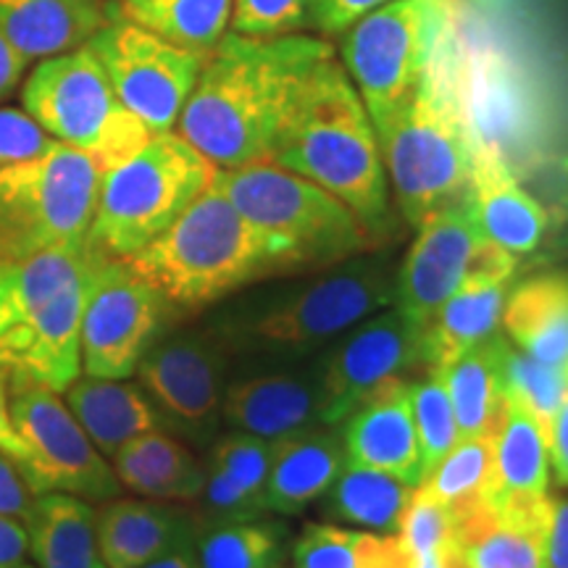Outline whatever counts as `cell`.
Instances as JSON below:
<instances>
[{
  "label": "cell",
  "instance_id": "36",
  "mask_svg": "<svg viewBox=\"0 0 568 568\" xmlns=\"http://www.w3.org/2000/svg\"><path fill=\"white\" fill-rule=\"evenodd\" d=\"M497 361H500L503 393L527 406L550 432L552 418L568 400V368L539 364L531 355L510 345L506 337L500 343Z\"/></svg>",
  "mask_w": 568,
  "mask_h": 568
},
{
  "label": "cell",
  "instance_id": "1",
  "mask_svg": "<svg viewBox=\"0 0 568 568\" xmlns=\"http://www.w3.org/2000/svg\"><path fill=\"white\" fill-rule=\"evenodd\" d=\"M335 45L314 34L226 32L203 63L176 130L216 169L272 159L274 142L316 67Z\"/></svg>",
  "mask_w": 568,
  "mask_h": 568
},
{
  "label": "cell",
  "instance_id": "35",
  "mask_svg": "<svg viewBox=\"0 0 568 568\" xmlns=\"http://www.w3.org/2000/svg\"><path fill=\"white\" fill-rule=\"evenodd\" d=\"M493 464L495 437H460L418 487L435 495L456 516L460 510L487 500Z\"/></svg>",
  "mask_w": 568,
  "mask_h": 568
},
{
  "label": "cell",
  "instance_id": "41",
  "mask_svg": "<svg viewBox=\"0 0 568 568\" xmlns=\"http://www.w3.org/2000/svg\"><path fill=\"white\" fill-rule=\"evenodd\" d=\"M205 487L197 500H201V514L195 521L201 524H230V521H253V518H264L268 514L266 503L258 497L247 495L245 489L232 485L230 479L222 477L219 471L205 466Z\"/></svg>",
  "mask_w": 568,
  "mask_h": 568
},
{
  "label": "cell",
  "instance_id": "13",
  "mask_svg": "<svg viewBox=\"0 0 568 568\" xmlns=\"http://www.w3.org/2000/svg\"><path fill=\"white\" fill-rule=\"evenodd\" d=\"M172 316L166 297L126 261L92 253L82 305V372L130 379Z\"/></svg>",
  "mask_w": 568,
  "mask_h": 568
},
{
  "label": "cell",
  "instance_id": "42",
  "mask_svg": "<svg viewBox=\"0 0 568 568\" xmlns=\"http://www.w3.org/2000/svg\"><path fill=\"white\" fill-rule=\"evenodd\" d=\"M51 140L27 111L0 109V166L32 159L45 151Z\"/></svg>",
  "mask_w": 568,
  "mask_h": 568
},
{
  "label": "cell",
  "instance_id": "5",
  "mask_svg": "<svg viewBox=\"0 0 568 568\" xmlns=\"http://www.w3.org/2000/svg\"><path fill=\"white\" fill-rule=\"evenodd\" d=\"M126 264L166 297L174 314H195L247 284L284 276L276 253L216 182Z\"/></svg>",
  "mask_w": 568,
  "mask_h": 568
},
{
  "label": "cell",
  "instance_id": "22",
  "mask_svg": "<svg viewBox=\"0 0 568 568\" xmlns=\"http://www.w3.org/2000/svg\"><path fill=\"white\" fill-rule=\"evenodd\" d=\"M111 17V0H0V32L27 61L88 45Z\"/></svg>",
  "mask_w": 568,
  "mask_h": 568
},
{
  "label": "cell",
  "instance_id": "12",
  "mask_svg": "<svg viewBox=\"0 0 568 568\" xmlns=\"http://www.w3.org/2000/svg\"><path fill=\"white\" fill-rule=\"evenodd\" d=\"M9 410L19 456L13 464L32 495L67 493L90 503L122 495L113 466L92 445L59 393L38 382L9 376Z\"/></svg>",
  "mask_w": 568,
  "mask_h": 568
},
{
  "label": "cell",
  "instance_id": "45",
  "mask_svg": "<svg viewBox=\"0 0 568 568\" xmlns=\"http://www.w3.org/2000/svg\"><path fill=\"white\" fill-rule=\"evenodd\" d=\"M542 568H568V500H552L542 545Z\"/></svg>",
  "mask_w": 568,
  "mask_h": 568
},
{
  "label": "cell",
  "instance_id": "20",
  "mask_svg": "<svg viewBox=\"0 0 568 568\" xmlns=\"http://www.w3.org/2000/svg\"><path fill=\"white\" fill-rule=\"evenodd\" d=\"M197 521L190 510L163 500L113 497L95 508L98 552L105 568H140L163 552L195 542Z\"/></svg>",
  "mask_w": 568,
  "mask_h": 568
},
{
  "label": "cell",
  "instance_id": "4",
  "mask_svg": "<svg viewBox=\"0 0 568 568\" xmlns=\"http://www.w3.org/2000/svg\"><path fill=\"white\" fill-rule=\"evenodd\" d=\"M90 247H53L0 266V372L63 393L82 374Z\"/></svg>",
  "mask_w": 568,
  "mask_h": 568
},
{
  "label": "cell",
  "instance_id": "28",
  "mask_svg": "<svg viewBox=\"0 0 568 568\" xmlns=\"http://www.w3.org/2000/svg\"><path fill=\"white\" fill-rule=\"evenodd\" d=\"M510 282H468L424 326L426 372H443L468 347L493 337Z\"/></svg>",
  "mask_w": 568,
  "mask_h": 568
},
{
  "label": "cell",
  "instance_id": "24",
  "mask_svg": "<svg viewBox=\"0 0 568 568\" xmlns=\"http://www.w3.org/2000/svg\"><path fill=\"white\" fill-rule=\"evenodd\" d=\"M116 479L130 493L163 503H193L205 487V466L172 432L153 429L111 456Z\"/></svg>",
  "mask_w": 568,
  "mask_h": 568
},
{
  "label": "cell",
  "instance_id": "18",
  "mask_svg": "<svg viewBox=\"0 0 568 568\" xmlns=\"http://www.w3.org/2000/svg\"><path fill=\"white\" fill-rule=\"evenodd\" d=\"M322 364L305 372H272L240 379L226 387L222 418L232 432L282 439L311 426H326Z\"/></svg>",
  "mask_w": 568,
  "mask_h": 568
},
{
  "label": "cell",
  "instance_id": "51",
  "mask_svg": "<svg viewBox=\"0 0 568 568\" xmlns=\"http://www.w3.org/2000/svg\"><path fill=\"white\" fill-rule=\"evenodd\" d=\"M564 195H560V205H558V245L560 251L568 253V161L564 163Z\"/></svg>",
  "mask_w": 568,
  "mask_h": 568
},
{
  "label": "cell",
  "instance_id": "11",
  "mask_svg": "<svg viewBox=\"0 0 568 568\" xmlns=\"http://www.w3.org/2000/svg\"><path fill=\"white\" fill-rule=\"evenodd\" d=\"M450 6L453 0H389L345 32L339 63L376 132L414 95Z\"/></svg>",
  "mask_w": 568,
  "mask_h": 568
},
{
  "label": "cell",
  "instance_id": "34",
  "mask_svg": "<svg viewBox=\"0 0 568 568\" xmlns=\"http://www.w3.org/2000/svg\"><path fill=\"white\" fill-rule=\"evenodd\" d=\"M287 556V527L280 521L197 524V568H280Z\"/></svg>",
  "mask_w": 568,
  "mask_h": 568
},
{
  "label": "cell",
  "instance_id": "38",
  "mask_svg": "<svg viewBox=\"0 0 568 568\" xmlns=\"http://www.w3.org/2000/svg\"><path fill=\"white\" fill-rule=\"evenodd\" d=\"M276 447H280V439L230 432V435L211 443L209 468L222 474L232 485L245 489L247 495L266 503V485L274 466Z\"/></svg>",
  "mask_w": 568,
  "mask_h": 568
},
{
  "label": "cell",
  "instance_id": "53",
  "mask_svg": "<svg viewBox=\"0 0 568 568\" xmlns=\"http://www.w3.org/2000/svg\"><path fill=\"white\" fill-rule=\"evenodd\" d=\"M474 3L485 6V9H506V6L514 3V0H474Z\"/></svg>",
  "mask_w": 568,
  "mask_h": 568
},
{
  "label": "cell",
  "instance_id": "43",
  "mask_svg": "<svg viewBox=\"0 0 568 568\" xmlns=\"http://www.w3.org/2000/svg\"><path fill=\"white\" fill-rule=\"evenodd\" d=\"M389 0H314V11H311V30L335 38L345 34L355 21H361L368 13L379 9Z\"/></svg>",
  "mask_w": 568,
  "mask_h": 568
},
{
  "label": "cell",
  "instance_id": "10",
  "mask_svg": "<svg viewBox=\"0 0 568 568\" xmlns=\"http://www.w3.org/2000/svg\"><path fill=\"white\" fill-rule=\"evenodd\" d=\"M21 101L48 138L90 153L103 174L151 140V130L119 101L88 45L42 59Z\"/></svg>",
  "mask_w": 568,
  "mask_h": 568
},
{
  "label": "cell",
  "instance_id": "3",
  "mask_svg": "<svg viewBox=\"0 0 568 568\" xmlns=\"http://www.w3.org/2000/svg\"><path fill=\"white\" fill-rule=\"evenodd\" d=\"M272 161L339 197L376 243L393 232L379 138L335 55L316 67L274 142Z\"/></svg>",
  "mask_w": 568,
  "mask_h": 568
},
{
  "label": "cell",
  "instance_id": "49",
  "mask_svg": "<svg viewBox=\"0 0 568 568\" xmlns=\"http://www.w3.org/2000/svg\"><path fill=\"white\" fill-rule=\"evenodd\" d=\"M0 450L11 460L19 456V439L13 435L9 410V376L0 372Z\"/></svg>",
  "mask_w": 568,
  "mask_h": 568
},
{
  "label": "cell",
  "instance_id": "39",
  "mask_svg": "<svg viewBox=\"0 0 568 568\" xmlns=\"http://www.w3.org/2000/svg\"><path fill=\"white\" fill-rule=\"evenodd\" d=\"M397 539L414 560L432 556V552L445 550L447 545L456 542V516L435 495L416 487L400 529H397Z\"/></svg>",
  "mask_w": 568,
  "mask_h": 568
},
{
  "label": "cell",
  "instance_id": "29",
  "mask_svg": "<svg viewBox=\"0 0 568 568\" xmlns=\"http://www.w3.org/2000/svg\"><path fill=\"white\" fill-rule=\"evenodd\" d=\"M548 479V429L527 406L506 395V410L495 435V464L487 500L495 503L508 495H545Z\"/></svg>",
  "mask_w": 568,
  "mask_h": 568
},
{
  "label": "cell",
  "instance_id": "40",
  "mask_svg": "<svg viewBox=\"0 0 568 568\" xmlns=\"http://www.w3.org/2000/svg\"><path fill=\"white\" fill-rule=\"evenodd\" d=\"M314 0H234L230 32L245 38H284L311 30Z\"/></svg>",
  "mask_w": 568,
  "mask_h": 568
},
{
  "label": "cell",
  "instance_id": "52",
  "mask_svg": "<svg viewBox=\"0 0 568 568\" xmlns=\"http://www.w3.org/2000/svg\"><path fill=\"white\" fill-rule=\"evenodd\" d=\"M410 568H447V560H445V550L439 552H432V556H424L414 560V566Z\"/></svg>",
  "mask_w": 568,
  "mask_h": 568
},
{
  "label": "cell",
  "instance_id": "27",
  "mask_svg": "<svg viewBox=\"0 0 568 568\" xmlns=\"http://www.w3.org/2000/svg\"><path fill=\"white\" fill-rule=\"evenodd\" d=\"M500 324L518 351L568 368V274H539L510 290Z\"/></svg>",
  "mask_w": 568,
  "mask_h": 568
},
{
  "label": "cell",
  "instance_id": "25",
  "mask_svg": "<svg viewBox=\"0 0 568 568\" xmlns=\"http://www.w3.org/2000/svg\"><path fill=\"white\" fill-rule=\"evenodd\" d=\"M67 406L92 439V445L111 458L119 447L145 432L163 429L159 410L140 385L126 379H98L80 376L63 389Z\"/></svg>",
  "mask_w": 568,
  "mask_h": 568
},
{
  "label": "cell",
  "instance_id": "2",
  "mask_svg": "<svg viewBox=\"0 0 568 568\" xmlns=\"http://www.w3.org/2000/svg\"><path fill=\"white\" fill-rule=\"evenodd\" d=\"M389 190L410 226L471 195L474 138L464 101L458 6L439 27L410 101L376 132Z\"/></svg>",
  "mask_w": 568,
  "mask_h": 568
},
{
  "label": "cell",
  "instance_id": "26",
  "mask_svg": "<svg viewBox=\"0 0 568 568\" xmlns=\"http://www.w3.org/2000/svg\"><path fill=\"white\" fill-rule=\"evenodd\" d=\"M21 521L38 568H105L98 552L95 508L84 497L34 495Z\"/></svg>",
  "mask_w": 568,
  "mask_h": 568
},
{
  "label": "cell",
  "instance_id": "54",
  "mask_svg": "<svg viewBox=\"0 0 568 568\" xmlns=\"http://www.w3.org/2000/svg\"><path fill=\"white\" fill-rule=\"evenodd\" d=\"M19 568H38V566H30V564H24V566H19Z\"/></svg>",
  "mask_w": 568,
  "mask_h": 568
},
{
  "label": "cell",
  "instance_id": "46",
  "mask_svg": "<svg viewBox=\"0 0 568 568\" xmlns=\"http://www.w3.org/2000/svg\"><path fill=\"white\" fill-rule=\"evenodd\" d=\"M27 529L21 518L0 516V568H19L27 564Z\"/></svg>",
  "mask_w": 568,
  "mask_h": 568
},
{
  "label": "cell",
  "instance_id": "48",
  "mask_svg": "<svg viewBox=\"0 0 568 568\" xmlns=\"http://www.w3.org/2000/svg\"><path fill=\"white\" fill-rule=\"evenodd\" d=\"M27 63L30 61L3 38V32H0V103L17 92L21 77H24L27 71Z\"/></svg>",
  "mask_w": 568,
  "mask_h": 568
},
{
  "label": "cell",
  "instance_id": "30",
  "mask_svg": "<svg viewBox=\"0 0 568 568\" xmlns=\"http://www.w3.org/2000/svg\"><path fill=\"white\" fill-rule=\"evenodd\" d=\"M500 343L503 335L481 339L468 347L460 358L443 368V382L450 395L460 437H495L500 429L506 393L500 382Z\"/></svg>",
  "mask_w": 568,
  "mask_h": 568
},
{
  "label": "cell",
  "instance_id": "17",
  "mask_svg": "<svg viewBox=\"0 0 568 568\" xmlns=\"http://www.w3.org/2000/svg\"><path fill=\"white\" fill-rule=\"evenodd\" d=\"M487 240L471 195L426 219L397 272L395 308L422 326L429 324L447 297L468 280Z\"/></svg>",
  "mask_w": 568,
  "mask_h": 568
},
{
  "label": "cell",
  "instance_id": "23",
  "mask_svg": "<svg viewBox=\"0 0 568 568\" xmlns=\"http://www.w3.org/2000/svg\"><path fill=\"white\" fill-rule=\"evenodd\" d=\"M347 464L343 432L311 426L282 437L266 485L268 514H301L329 493Z\"/></svg>",
  "mask_w": 568,
  "mask_h": 568
},
{
  "label": "cell",
  "instance_id": "31",
  "mask_svg": "<svg viewBox=\"0 0 568 568\" xmlns=\"http://www.w3.org/2000/svg\"><path fill=\"white\" fill-rule=\"evenodd\" d=\"M414 489L385 471L347 460L335 485L329 487L326 516L379 535H397Z\"/></svg>",
  "mask_w": 568,
  "mask_h": 568
},
{
  "label": "cell",
  "instance_id": "9",
  "mask_svg": "<svg viewBox=\"0 0 568 568\" xmlns=\"http://www.w3.org/2000/svg\"><path fill=\"white\" fill-rule=\"evenodd\" d=\"M101 180V163L59 140L0 166V266L88 243Z\"/></svg>",
  "mask_w": 568,
  "mask_h": 568
},
{
  "label": "cell",
  "instance_id": "19",
  "mask_svg": "<svg viewBox=\"0 0 568 568\" xmlns=\"http://www.w3.org/2000/svg\"><path fill=\"white\" fill-rule=\"evenodd\" d=\"M408 382L395 379L368 395L343 422V443L347 460L353 464L372 466L376 471L418 487L424 471Z\"/></svg>",
  "mask_w": 568,
  "mask_h": 568
},
{
  "label": "cell",
  "instance_id": "8",
  "mask_svg": "<svg viewBox=\"0 0 568 568\" xmlns=\"http://www.w3.org/2000/svg\"><path fill=\"white\" fill-rule=\"evenodd\" d=\"M397 272L385 261L355 258L324 268L316 280L276 290L251 314L224 329L237 345L274 358H303L395 303Z\"/></svg>",
  "mask_w": 568,
  "mask_h": 568
},
{
  "label": "cell",
  "instance_id": "44",
  "mask_svg": "<svg viewBox=\"0 0 568 568\" xmlns=\"http://www.w3.org/2000/svg\"><path fill=\"white\" fill-rule=\"evenodd\" d=\"M32 497V489L21 477L17 464L0 450V516L24 518Z\"/></svg>",
  "mask_w": 568,
  "mask_h": 568
},
{
  "label": "cell",
  "instance_id": "21",
  "mask_svg": "<svg viewBox=\"0 0 568 568\" xmlns=\"http://www.w3.org/2000/svg\"><path fill=\"white\" fill-rule=\"evenodd\" d=\"M471 201L481 232L514 255H529L550 230V213L518 184V174L493 148L474 142Z\"/></svg>",
  "mask_w": 568,
  "mask_h": 568
},
{
  "label": "cell",
  "instance_id": "16",
  "mask_svg": "<svg viewBox=\"0 0 568 568\" xmlns=\"http://www.w3.org/2000/svg\"><path fill=\"white\" fill-rule=\"evenodd\" d=\"M414 372H426L424 326L400 308L376 311L324 355L326 426L343 424L368 395L395 379H410Z\"/></svg>",
  "mask_w": 568,
  "mask_h": 568
},
{
  "label": "cell",
  "instance_id": "14",
  "mask_svg": "<svg viewBox=\"0 0 568 568\" xmlns=\"http://www.w3.org/2000/svg\"><path fill=\"white\" fill-rule=\"evenodd\" d=\"M88 48L109 74L119 101L151 134L174 132L209 53L190 51L134 24L113 9Z\"/></svg>",
  "mask_w": 568,
  "mask_h": 568
},
{
  "label": "cell",
  "instance_id": "33",
  "mask_svg": "<svg viewBox=\"0 0 568 568\" xmlns=\"http://www.w3.org/2000/svg\"><path fill=\"white\" fill-rule=\"evenodd\" d=\"M234 0H113V9L159 38L211 53L230 32Z\"/></svg>",
  "mask_w": 568,
  "mask_h": 568
},
{
  "label": "cell",
  "instance_id": "15",
  "mask_svg": "<svg viewBox=\"0 0 568 568\" xmlns=\"http://www.w3.org/2000/svg\"><path fill=\"white\" fill-rule=\"evenodd\" d=\"M230 358V339L216 329L155 339L134 374L159 410L163 429L195 445L216 439Z\"/></svg>",
  "mask_w": 568,
  "mask_h": 568
},
{
  "label": "cell",
  "instance_id": "37",
  "mask_svg": "<svg viewBox=\"0 0 568 568\" xmlns=\"http://www.w3.org/2000/svg\"><path fill=\"white\" fill-rule=\"evenodd\" d=\"M408 393L418 435V450H422V471L426 479L435 471L439 460L450 453V447L458 443L460 432L443 374L424 372L418 379L408 382Z\"/></svg>",
  "mask_w": 568,
  "mask_h": 568
},
{
  "label": "cell",
  "instance_id": "47",
  "mask_svg": "<svg viewBox=\"0 0 568 568\" xmlns=\"http://www.w3.org/2000/svg\"><path fill=\"white\" fill-rule=\"evenodd\" d=\"M550 445V464L556 468V477L560 485H568V400L560 406V410L552 418L548 432Z\"/></svg>",
  "mask_w": 568,
  "mask_h": 568
},
{
  "label": "cell",
  "instance_id": "32",
  "mask_svg": "<svg viewBox=\"0 0 568 568\" xmlns=\"http://www.w3.org/2000/svg\"><path fill=\"white\" fill-rule=\"evenodd\" d=\"M295 568H410L414 558L397 535L308 524L293 545Z\"/></svg>",
  "mask_w": 568,
  "mask_h": 568
},
{
  "label": "cell",
  "instance_id": "6",
  "mask_svg": "<svg viewBox=\"0 0 568 568\" xmlns=\"http://www.w3.org/2000/svg\"><path fill=\"white\" fill-rule=\"evenodd\" d=\"M213 182L266 240L284 276L324 272L379 247L339 197L272 159L216 169Z\"/></svg>",
  "mask_w": 568,
  "mask_h": 568
},
{
  "label": "cell",
  "instance_id": "7",
  "mask_svg": "<svg viewBox=\"0 0 568 568\" xmlns=\"http://www.w3.org/2000/svg\"><path fill=\"white\" fill-rule=\"evenodd\" d=\"M216 166L180 132L151 134L101 180L88 247L126 261L172 226L213 182Z\"/></svg>",
  "mask_w": 568,
  "mask_h": 568
},
{
  "label": "cell",
  "instance_id": "50",
  "mask_svg": "<svg viewBox=\"0 0 568 568\" xmlns=\"http://www.w3.org/2000/svg\"><path fill=\"white\" fill-rule=\"evenodd\" d=\"M140 568H197L195 542L182 545V548L163 552L161 558H155V560H151V564L140 566Z\"/></svg>",
  "mask_w": 568,
  "mask_h": 568
}]
</instances>
